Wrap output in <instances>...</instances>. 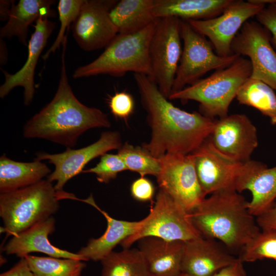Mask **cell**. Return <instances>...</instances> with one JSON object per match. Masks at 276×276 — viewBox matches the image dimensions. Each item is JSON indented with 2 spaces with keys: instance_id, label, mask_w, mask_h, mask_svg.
<instances>
[{
  "instance_id": "obj_1",
  "label": "cell",
  "mask_w": 276,
  "mask_h": 276,
  "mask_svg": "<svg viewBox=\"0 0 276 276\" xmlns=\"http://www.w3.org/2000/svg\"><path fill=\"white\" fill-rule=\"evenodd\" d=\"M134 78L151 129L150 141L142 147L153 157L189 154L209 136L215 119L175 106L147 75L134 74Z\"/></svg>"
},
{
  "instance_id": "obj_2",
  "label": "cell",
  "mask_w": 276,
  "mask_h": 276,
  "mask_svg": "<svg viewBox=\"0 0 276 276\" xmlns=\"http://www.w3.org/2000/svg\"><path fill=\"white\" fill-rule=\"evenodd\" d=\"M66 41L63 43L60 78L53 99L32 117L24 127L26 138H39L67 148L74 147L79 136L94 128H109L107 114L88 107L76 97L68 83L65 63Z\"/></svg>"
},
{
  "instance_id": "obj_3",
  "label": "cell",
  "mask_w": 276,
  "mask_h": 276,
  "mask_svg": "<svg viewBox=\"0 0 276 276\" xmlns=\"http://www.w3.org/2000/svg\"><path fill=\"white\" fill-rule=\"evenodd\" d=\"M248 201L234 191L205 197L189 217L202 237L216 240L229 250H239L260 231Z\"/></svg>"
},
{
  "instance_id": "obj_4",
  "label": "cell",
  "mask_w": 276,
  "mask_h": 276,
  "mask_svg": "<svg viewBox=\"0 0 276 276\" xmlns=\"http://www.w3.org/2000/svg\"><path fill=\"white\" fill-rule=\"evenodd\" d=\"M157 18L142 30L130 34H118L92 62L78 67L75 79L106 74L122 77L128 72L151 74L149 45Z\"/></svg>"
},
{
  "instance_id": "obj_5",
  "label": "cell",
  "mask_w": 276,
  "mask_h": 276,
  "mask_svg": "<svg viewBox=\"0 0 276 276\" xmlns=\"http://www.w3.org/2000/svg\"><path fill=\"white\" fill-rule=\"evenodd\" d=\"M251 71L250 60L240 56L228 67L216 70L210 76L172 93L168 99L196 101L199 103V112L202 115L212 119L224 117Z\"/></svg>"
},
{
  "instance_id": "obj_6",
  "label": "cell",
  "mask_w": 276,
  "mask_h": 276,
  "mask_svg": "<svg viewBox=\"0 0 276 276\" xmlns=\"http://www.w3.org/2000/svg\"><path fill=\"white\" fill-rule=\"evenodd\" d=\"M191 154L202 190L207 195L224 191L241 193L251 178L267 166L250 160L242 163L218 150L208 137Z\"/></svg>"
},
{
  "instance_id": "obj_7",
  "label": "cell",
  "mask_w": 276,
  "mask_h": 276,
  "mask_svg": "<svg viewBox=\"0 0 276 276\" xmlns=\"http://www.w3.org/2000/svg\"><path fill=\"white\" fill-rule=\"evenodd\" d=\"M52 182L42 179L34 185L1 194L0 216L7 236H14L45 219L59 207Z\"/></svg>"
},
{
  "instance_id": "obj_8",
  "label": "cell",
  "mask_w": 276,
  "mask_h": 276,
  "mask_svg": "<svg viewBox=\"0 0 276 276\" xmlns=\"http://www.w3.org/2000/svg\"><path fill=\"white\" fill-rule=\"evenodd\" d=\"M201 236L191 220L189 213L159 190L149 214L141 220L139 228L120 245L124 249L128 248L136 241L148 237L186 242Z\"/></svg>"
},
{
  "instance_id": "obj_9",
  "label": "cell",
  "mask_w": 276,
  "mask_h": 276,
  "mask_svg": "<svg viewBox=\"0 0 276 276\" xmlns=\"http://www.w3.org/2000/svg\"><path fill=\"white\" fill-rule=\"evenodd\" d=\"M181 37L183 46L171 94L195 83L211 70L228 67L240 56L217 55L210 41L185 20L181 22Z\"/></svg>"
},
{
  "instance_id": "obj_10",
  "label": "cell",
  "mask_w": 276,
  "mask_h": 276,
  "mask_svg": "<svg viewBox=\"0 0 276 276\" xmlns=\"http://www.w3.org/2000/svg\"><path fill=\"white\" fill-rule=\"evenodd\" d=\"M181 19L158 18L149 45L151 74L148 77L169 99L182 53Z\"/></svg>"
},
{
  "instance_id": "obj_11",
  "label": "cell",
  "mask_w": 276,
  "mask_h": 276,
  "mask_svg": "<svg viewBox=\"0 0 276 276\" xmlns=\"http://www.w3.org/2000/svg\"><path fill=\"white\" fill-rule=\"evenodd\" d=\"M158 159L160 170L156 177L160 190L191 212L206 197L198 179L193 155L167 153Z\"/></svg>"
},
{
  "instance_id": "obj_12",
  "label": "cell",
  "mask_w": 276,
  "mask_h": 276,
  "mask_svg": "<svg viewBox=\"0 0 276 276\" xmlns=\"http://www.w3.org/2000/svg\"><path fill=\"white\" fill-rule=\"evenodd\" d=\"M266 5L259 0H233L219 15L206 20H188L198 33L208 37L216 54L228 56L234 38L244 24Z\"/></svg>"
},
{
  "instance_id": "obj_13",
  "label": "cell",
  "mask_w": 276,
  "mask_h": 276,
  "mask_svg": "<svg viewBox=\"0 0 276 276\" xmlns=\"http://www.w3.org/2000/svg\"><path fill=\"white\" fill-rule=\"evenodd\" d=\"M234 38L232 54L249 57L250 78L263 81L276 90V52L269 32L258 21H247Z\"/></svg>"
},
{
  "instance_id": "obj_14",
  "label": "cell",
  "mask_w": 276,
  "mask_h": 276,
  "mask_svg": "<svg viewBox=\"0 0 276 276\" xmlns=\"http://www.w3.org/2000/svg\"><path fill=\"white\" fill-rule=\"evenodd\" d=\"M122 145L119 132L107 131L101 133L97 141L86 147L78 149L67 148L64 152L56 154L40 152L36 154V159L48 160L54 165L55 169L47 176V179L51 182L56 181L55 189L61 191L67 181L82 172L90 160L109 151L119 150Z\"/></svg>"
},
{
  "instance_id": "obj_15",
  "label": "cell",
  "mask_w": 276,
  "mask_h": 276,
  "mask_svg": "<svg viewBox=\"0 0 276 276\" xmlns=\"http://www.w3.org/2000/svg\"><path fill=\"white\" fill-rule=\"evenodd\" d=\"M114 0H84L72 26L73 37L85 51L106 48L118 34L109 13Z\"/></svg>"
},
{
  "instance_id": "obj_16",
  "label": "cell",
  "mask_w": 276,
  "mask_h": 276,
  "mask_svg": "<svg viewBox=\"0 0 276 276\" xmlns=\"http://www.w3.org/2000/svg\"><path fill=\"white\" fill-rule=\"evenodd\" d=\"M208 137L220 152L242 163L251 160L259 143L257 129L244 114L215 119Z\"/></svg>"
},
{
  "instance_id": "obj_17",
  "label": "cell",
  "mask_w": 276,
  "mask_h": 276,
  "mask_svg": "<svg viewBox=\"0 0 276 276\" xmlns=\"http://www.w3.org/2000/svg\"><path fill=\"white\" fill-rule=\"evenodd\" d=\"M55 27V24L47 16H41L36 20L34 31L28 42V54L24 65L14 74L2 70L5 80L0 87L1 98L6 97L14 88L21 86L24 88V104H30L35 91V70L39 57Z\"/></svg>"
},
{
  "instance_id": "obj_18",
  "label": "cell",
  "mask_w": 276,
  "mask_h": 276,
  "mask_svg": "<svg viewBox=\"0 0 276 276\" xmlns=\"http://www.w3.org/2000/svg\"><path fill=\"white\" fill-rule=\"evenodd\" d=\"M237 260L219 241L201 236L185 242L181 272L212 276Z\"/></svg>"
},
{
  "instance_id": "obj_19",
  "label": "cell",
  "mask_w": 276,
  "mask_h": 276,
  "mask_svg": "<svg viewBox=\"0 0 276 276\" xmlns=\"http://www.w3.org/2000/svg\"><path fill=\"white\" fill-rule=\"evenodd\" d=\"M55 229V220L52 216L33 225L13 237L3 248L7 255L22 258L33 252L58 258L84 259L78 253H73L56 247L51 243L49 236Z\"/></svg>"
},
{
  "instance_id": "obj_20",
  "label": "cell",
  "mask_w": 276,
  "mask_h": 276,
  "mask_svg": "<svg viewBox=\"0 0 276 276\" xmlns=\"http://www.w3.org/2000/svg\"><path fill=\"white\" fill-rule=\"evenodd\" d=\"M139 241V250L153 276L181 273L185 242L148 237Z\"/></svg>"
},
{
  "instance_id": "obj_21",
  "label": "cell",
  "mask_w": 276,
  "mask_h": 276,
  "mask_svg": "<svg viewBox=\"0 0 276 276\" xmlns=\"http://www.w3.org/2000/svg\"><path fill=\"white\" fill-rule=\"evenodd\" d=\"M82 201L96 208L106 218L107 228L104 233L98 238L90 239L86 245L77 252L87 261H101L118 244L134 234L141 224V220L129 221L111 217L101 210L95 203L93 196Z\"/></svg>"
},
{
  "instance_id": "obj_22",
  "label": "cell",
  "mask_w": 276,
  "mask_h": 276,
  "mask_svg": "<svg viewBox=\"0 0 276 276\" xmlns=\"http://www.w3.org/2000/svg\"><path fill=\"white\" fill-rule=\"evenodd\" d=\"M54 3L52 0H20L15 5L13 2L7 22L1 28V38L15 36L23 45H28L29 26L41 16L54 17L51 8Z\"/></svg>"
},
{
  "instance_id": "obj_23",
  "label": "cell",
  "mask_w": 276,
  "mask_h": 276,
  "mask_svg": "<svg viewBox=\"0 0 276 276\" xmlns=\"http://www.w3.org/2000/svg\"><path fill=\"white\" fill-rule=\"evenodd\" d=\"M233 0H153L156 18L175 17L181 20H206L215 17Z\"/></svg>"
},
{
  "instance_id": "obj_24",
  "label": "cell",
  "mask_w": 276,
  "mask_h": 276,
  "mask_svg": "<svg viewBox=\"0 0 276 276\" xmlns=\"http://www.w3.org/2000/svg\"><path fill=\"white\" fill-rule=\"evenodd\" d=\"M50 173V168L40 160L16 162L3 154L0 157V193L11 192L34 185Z\"/></svg>"
},
{
  "instance_id": "obj_25",
  "label": "cell",
  "mask_w": 276,
  "mask_h": 276,
  "mask_svg": "<svg viewBox=\"0 0 276 276\" xmlns=\"http://www.w3.org/2000/svg\"><path fill=\"white\" fill-rule=\"evenodd\" d=\"M109 15L120 34L139 32L157 19L153 13V0L118 1Z\"/></svg>"
},
{
  "instance_id": "obj_26",
  "label": "cell",
  "mask_w": 276,
  "mask_h": 276,
  "mask_svg": "<svg viewBox=\"0 0 276 276\" xmlns=\"http://www.w3.org/2000/svg\"><path fill=\"white\" fill-rule=\"evenodd\" d=\"M236 98L239 104L252 107L276 124V95L262 81L249 78L239 89Z\"/></svg>"
},
{
  "instance_id": "obj_27",
  "label": "cell",
  "mask_w": 276,
  "mask_h": 276,
  "mask_svg": "<svg viewBox=\"0 0 276 276\" xmlns=\"http://www.w3.org/2000/svg\"><path fill=\"white\" fill-rule=\"evenodd\" d=\"M101 262V276H153L139 249L112 251Z\"/></svg>"
},
{
  "instance_id": "obj_28",
  "label": "cell",
  "mask_w": 276,
  "mask_h": 276,
  "mask_svg": "<svg viewBox=\"0 0 276 276\" xmlns=\"http://www.w3.org/2000/svg\"><path fill=\"white\" fill-rule=\"evenodd\" d=\"M245 190L250 191V212L255 217L265 211L276 199V166L258 171L248 183Z\"/></svg>"
},
{
  "instance_id": "obj_29",
  "label": "cell",
  "mask_w": 276,
  "mask_h": 276,
  "mask_svg": "<svg viewBox=\"0 0 276 276\" xmlns=\"http://www.w3.org/2000/svg\"><path fill=\"white\" fill-rule=\"evenodd\" d=\"M35 276H81L86 267L84 261L78 259L24 256Z\"/></svg>"
},
{
  "instance_id": "obj_30",
  "label": "cell",
  "mask_w": 276,
  "mask_h": 276,
  "mask_svg": "<svg viewBox=\"0 0 276 276\" xmlns=\"http://www.w3.org/2000/svg\"><path fill=\"white\" fill-rule=\"evenodd\" d=\"M118 154L127 170L138 173L141 176L151 175L156 177L160 172L159 159L153 157L142 146H134L125 143L118 150Z\"/></svg>"
},
{
  "instance_id": "obj_31",
  "label": "cell",
  "mask_w": 276,
  "mask_h": 276,
  "mask_svg": "<svg viewBox=\"0 0 276 276\" xmlns=\"http://www.w3.org/2000/svg\"><path fill=\"white\" fill-rule=\"evenodd\" d=\"M238 258L243 263L264 259L276 261V230L260 229L242 247Z\"/></svg>"
},
{
  "instance_id": "obj_32",
  "label": "cell",
  "mask_w": 276,
  "mask_h": 276,
  "mask_svg": "<svg viewBox=\"0 0 276 276\" xmlns=\"http://www.w3.org/2000/svg\"><path fill=\"white\" fill-rule=\"evenodd\" d=\"M84 0H60L58 4V11L60 27L57 37L42 56L43 59L47 60L51 54L55 53L66 39L65 33L67 28L77 17Z\"/></svg>"
},
{
  "instance_id": "obj_33",
  "label": "cell",
  "mask_w": 276,
  "mask_h": 276,
  "mask_svg": "<svg viewBox=\"0 0 276 276\" xmlns=\"http://www.w3.org/2000/svg\"><path fill=\"white\" fill-rule=\"evenodd\" d=\"M126 170H128L126 166L118 153H106L101 156L99 162L94 167L83 170L82 173H94L98 181L107 183L115 179L118 173Z\"/></svg>"
},
{
  "instance_id": "obj_34",
  "label": "cell",
  "mask_w": 276,
  "mask_h": 276,
  "mask_svg": "<svg viewBox=\"0 0 276 276\" xmlns=\"http://www.w3.org/2000/svg\"><path fill=\"white\" fill-rule=\"evenodd\" d=\"M108 105L115 118L125 121L133 113L134 109L133 98L126 91L116 93L110 97Z\"/></svg>"
},
{
  "instance_id": "obj_35",
  "label": "cell",
  "mask_w": 276,
  "mask_h": 276,
  "mask_svg": "<svg viewBox=\"0 0 276 276\" xmlns=\"http://www.w3.org/2000/svg\"><path fill=\"white\" fill-rule=\"evenodd\" d=\"M266 5L256 17L257 21L269 32L271 43L276 48V0Z\"/></svg>"
},
{
  "instance_id": "obj_36",
  "label": "cell",
  "mask_w": 276,
  "mask_h": 276,
  "mask_svg": "<svg viewBox=\"0 0 276 276\" xmlns=\"http://www.w3.org/2000/svg\"><path fill=\"white\" fill-rule=\"evenodd\" d=\"M130 193L134 199L142 201H151L155 193V187L151 180L141 176L133 181L130 186Z\"/></svg>"
},
{
  "instance_id": "obj_37",
  "label": "cell",
  "mask_w": 276,
  "mask_h": 276,
  "mask_svg": "<svg viewBox=\"0 0 276 276\" xmlns=\"http://www.w3.org/2000/svg\"><path fill=\"white\" fill-rule=\"evenodd\" d=\"M256 220L260 229L276 230V199Z\"/></svg>"
},
{
  "instance_id": "obj_38",
  "label": "cell",
  "mask_w": 276,
  "mask_h": 276,
  "mask_svg": "<svg viewBox=\"0 0 276 276\" xmlns=\"http://www.w3.org/2000/svg\"><path fill=\"white\" fill-rule=\"evenodd\" d=\"M0 276H35L32 271L25 257L19 261L8 270L2 273Z\"/></svg>"
},
{
  "instance_id": "obj_39",
  "label": "cell",
  "mask_w": 276,
  "mask_h": 276,
  "mask_svg": "<svg viewBox=\"0 0 276 276\" xmlns=\"http://www.w3.org/2000/svg\"><path fill=\"white\" fill-rule=\"evenodd\" d=\"M212 276H246L243 263L238 258L233 264L227 266Z\"/></svg>"
},
{
  "instance_id": "obj_40",
  "label": "cell",
  "mask_w": 276,
  "mask_h": 276,
  "mask_svg": "<svg viewBox=\"0 0 276 276\" xmlns=\"http://www.w3.org/2000/svg\"><path fill=\"white\" fill-rule=\"evenodd\" d=\"M14 1H1V19L5 20L8 19L9 15Z\"/></svg>"
},
{
  "instance_id": "obj_41",
  "label": "cell",
  "mask_w": 276,
  "mask_h": 276,
  "mask_svg": "<svg viewBox=\"0 0 276 276\" xmlns=\"http://www.w3.org/2000/svg\"><path fill=\"white\" fill-rule=\"evenodd\" d=\"M1 65H4L6 63L7 60V51L5 42L3 39L1 38Z\"/></svg>"
},
{
  "instance_id": "obj_42",
  "label": "cell",
  "mask_w": 276,
  "mask_h": 276,
  "mask_svg": "<svg viewBox=\"0 0 276 276\" xmlns=\"http://www.w3.org/2000/svg\"><path fill=\"white\" fill-rule=\"evenodd\" d=\"M177 276H190L188 274H185V273H180V274L177 275Z\"/></svg>"
}]
</instances>
